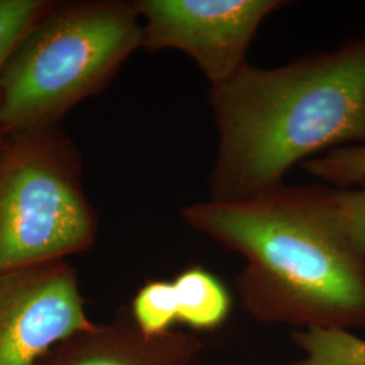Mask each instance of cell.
<instances>
[{
	"label": "cell",
	"instance_id": "obj_12",
	"mask_svg": "<svg viewBox=\"0 0 365 365\" xmlns=\"http://www.w3.org/2000/svg\"><path fill=\"white\" fill-rule=\"evenodd\" d=\"M53 6L54 3L45 0H0V80L16 45ZM3 133L0 126V137Z\"/></svg>",
	"mask_w": 365,
	"mask_h": 365
},
{
	"label": "cell",
	"instance_id": "obj_10",
	"mask_svg": "<svg viewBox=\"0 0 365 365\" xmlns=\"http://www.w3.org/2000/svg\"><path fill=\"white\" fill-rule=\"evenodd\" d=\"M304 172L337 190L365 182V144L345 145L300 164Z\"/></svg>",
	"mask_w": 365,
	"mask_h": 365
},
{
	"label": "cell",
	"instance_id": "obj_13",
	"mask_svg": "<svg viewBox=\"0 0 365 365\" xmlns=\"http://www.w3.org/2000/svg\"><path fill=\"white\" fill-rule=\"evenodd\" d=\"M334 200L348 235L365 255V182L357 190L334 188Z\"/></svg>",
	"mask_w": 365,
	"mask_h": 365
},
{
	"label": "cell",
	"instance_id": "obj_6",
	"mask_svg": "<svg viewBox=\"0 0 365 365\" xmlns=\"http://www.w3.org/2000/svg\"><path fill=\"white\" fill-rule=\"evenodd\" d=\"M93 325L68 261L0 274V365H36L56 345Z\"/></svg>",
	"mask_w": 365,
	"mask_h": 365
},
{
	"label": "cell",
	"instance_id": "obj_7",
	"mask_svg": "<svg viewBox=\"0 0 365 365\" xmlns=\"http://www.w3.org/2000/svg\"><path fill=\"white\" fill-rule=\"evenodd\" d=\"M203 348L191 333L145 334L131 310L120 309L110 324H95L60 342L36 365H192Z\"/></svg>",
	"mask_w": 365,
	"mask_h": 365
},
{
	"label": "cell",
	"instance_id": "obj_4",
	"mask_svg": "<svg viewBox=\"0 0 365 365\" xmlns=\"http://www.w3.org/2000/svg\"><path fill=\"white\" fill-rule=\"evenodd\" d=\"M98 221L75 146L54 123L0 137V274L91 248Z\"/></svg>",
	"mask_w": 365,
	"mask_h": 365
},
{
	"label": "cell",
	"instance_id": "obj_9",
	"mask_svg": "<svg viewBox=\"0 0 365 365\" xmlns=\"http://www.w3.org/2000/svg\"><path fill=\"white\" fill-rule=\"evenodd\" d=\"M292 341L306 356L291 365H365V339L344 329H306Z\"/></svg>",
	"mask_w": 365,
	"mask_h": 365
},
{
	"label": "cell",
	"instance_id": "obj_3",
	"mask_svg": "<svg viewBox=\"0 0 365 365\" xmlns=\"http://www.w3.org/2000/svg\"><path fill=\"white\" fill-rule=\"evenodd\" d=\"M138 48L143 25L135 1L54 4L21 39L3 69L1 129L54 123L105 88Z\"/></svg>",
	"mask_w": 365,
	"mask_h": 365
},
{
	"label": "cell",
	"instance_id": "obj_11",
	"mask_svg": "<svg viewBox=\"0 0 365 365\" xmlns=\"http://www.w3.org/2000/svg\"><path fill=\"white\" fill-rule=\"evenodd\" d=\"M131 314L145 334L156 336L178 322L172 282L155 280L140 288L131 304Z\"/></svg>",
	"mask_w": 365,
	"mask_h": 365
},
{
	"label": "cell",
	"instance_id": "obj_5",
	"mask_svg": "<svg viewBox=\"0 0 365 365\" xmlns=\"http://www.w3.org/2000/svg\"><path fill=\"white\" fill-rule=\"evenodd\" d=\"M283 0H138L146 51L187 53L211 87L247 66V52L261 22Z\"/></svg>",
	"mask_w": 365,
	"mask_h": 365
},
{
	"label": "cell",
	"instance_id": "obj_8",
	"mask_svg": "<svg viewBox=\"0 0 365 365\" xmlns=\"http://www.w3.org/2000/svg\"><path fill=\"white\" fill-rule=\"evenodd\" d=\"M178 322L199 330L215 329L230 314L232 298L221 280L194 265L184 269L172 282Z\"/></svg>",
	"mask_w": 365,
	"mask_h": 365
},
{
	"label": "cell",
	"instance_id": "obj_1",
	"mask_svg": "<svg viewBox=\"0 0 365 365\" xmlns=\"http://www.w3.org/2000/svg\"><path fill=\"white\" fill-rule=\"evenodd\" d=\"M196 232L245 259L235 288L262 324L365 327V255L341 220L334 188L280 184L182 210Z\"/></svg>",
	"mask_w": 365,
	"mask_h": 365
},
{
	"label": "cell",
	"instance_id": "obj_2",
	"mask_svg": "<svg viewBox=\"0 0 365 365\" xmlns=\"http://www.w3.org/2000/svg\"><path fill=\"white\" fill-rule=\"evenodd\" d=\"M209 101L218 133L210 200L274 188L295 164L365 144V36L286 66L247 64Z\"/></svg>",
	"mask_w": 365,
	"mask_h": 365
}]
</instances>
